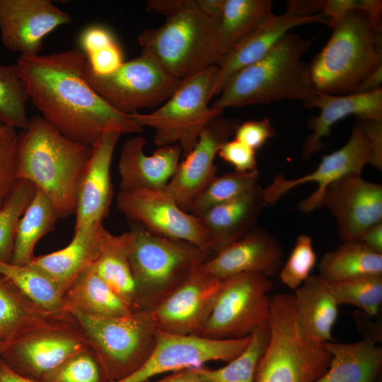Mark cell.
Masks as SVG:
<instances>
[{
	"label": "cell",
	"mask_w": 382,
	"mask_h": 382,
	"mask_svg": "<svg viewBox=\"0 0 382 382\" xmlns=\"http://www.w3.org/2000/svg\"><path fill=\"white\" fill-rule=\"evenodd\" d=\"M85 54L76 48L48 55L20 56L16 66L30 100L64 137L92 146L106 133L140 134L129 114L108 104L84 77Z\"/></svg>",
	"instance_id": "cell-1"
},
{
	"label": "cell",
	"mask_w": 382,
	"mask_h": 382,
	"mask_svg": "<svg viewBox=\"0 0 382 382\" xmlns=\"http://www.w3.org/2000/svg\"><path fill=\"white\" fill-rule=\"evenodd\" d=\"M91 146L64 137L42 116L18 134L16 177L32 183L54 207L59 218L75 212V190Z\"/></svg>",
	"instance_id": "cell-2"
},
{
	"label": "cell",
	"mask_w": 382,
	"mask_h": 382,
	"mask_svg": "<svg viewBox=\"0 0 382 382\" xmlns=\"http://www.w3.org/2000/svg\"><path fill=\"white\" fill-rule=\"evenodd\" d=\"M312 39L286 33L261 59L238 71L212 107L224 110L282 100L303 103L318 93L309 64L302 59Z\"/></svg>",
	"instance_id": "cell-3"
},
{
	"label": "cell",
	"mask_w": 382,
	"mask_h": 382,
	"mask_svg": "<svg viewBox=\"0 0 382 382\" xmlns=\"http://www.w3.org/2000/svg\"><path fill=\"white\" fill-rule=\"evenodd\" d=\"M137 40L141 53L179 80L217 65L221 59L218 21L202 11L197 0H189L161 26L141 31Z\"/></svg>",
	"instance_id": "cell-4"
},
{
	"label": "cell",
	"mask_w": 382,
	"mask_h": 382,
	"mask_svg": "<svg viewBox=\"0 0 382 382\" xmlns=\"http://www.w3.org/2000/svg\"><path fill=\"white\" fill-rule=\"evenodd\" d=\"M332 29L328 41L309 64L311 76L318 93L347 95L382 64L381 24L355 11Z\"/></svg>",
	"instance_id": "cell-5"
},
{
	"label": "cell",
	"mask_w": 382,
	"mask_h": 382,
	"mask_svg": "<svg viewBox=\"0 0 382 382\" xmlns=\"http://www.w3.org/2000/svg\"><path fill=\"white\" fill-rule=\"evenodd\" d=\"M129 262L139 310L153 311L214 253L192 243L154 233L129 222Z\"/></svg>",
	"instance_id": "cell-6"
},
{
	"label": "cell",
	"mask_w": 382,
	"mask_h": 382,
	"mask_svg": "<svg viewBox=\"0 0 382 382\" xmlns=\"http://www.w3.org/2000/svg\"><path fill=\"white\" fill-rule=\"evenodd\" d=\"M270 337L259 360L255 382H316L328 370L331 354L322 344L299 333L293 294L270 298Z\"/></svg>",
	"instance_id": "cell-7"
},
{
	"label": "cell",
	"mask_w": 382,
	"mask_h": 382,
	"mask_svg": "<svg viewBox=\"0 0 382 382\" xmlns=\"http://www.w3.org/2000/svg\"><path fill=\"white\" fill-rule=\"evenodd\" d=\"M97 357L108 381H121L149 356L157 328L151 311L137 310L122 316L69 313Z\"/></svg>",
	"instance_id": "cell-8"
},
{
	"label": "cell",
	"mask_w": 382,
	"mask_h": 382,
	"mask_svg": "<svg viewBox=\"0 0 382 382\" xmlns=\"http://www.w3.org/2000/svg\"><path fill=\"white\" fill-rule=\"evenodd\" d=\"M218 66H212L182 80L170 97L149 113L134 112L130 117L139 126L152 127L158 147L178 144L185 156L197 144L202 130L221 110L209 106Z\"/></svg>",
	"instance_id": "cell-9"
},
{
	"label": "cell",
	"mask_w": 382,
	"mask_h": 382,
	"mask_svg": "<svg viewBox=\"0 0 382 382\" xmlns=\"http://www.w3.org/2000/svg\"><path fill=\"white\" fill-rule=\"evenodd\" d=\"M273 283L255 272H244L222 280L213 308L199 335L218 340L248 337L268 322Z\"/></svg>",
	"instance_id": "cell-10"
},
{
	"label": "cell",
	"mask_w": 382,
	"mask_h": 382,
	"mask_svg": "<svg viewBox=\"0 0 382 382\" xmlns=\"http://www.w3.org/2000/svg\"><path fill=\"white\" fill-rule=\"evenodd\" d=\"M84 77L91 87L117 110L131 114L164 103L180 84L148 55L124 63L112 74H93L86 62Z\"/></svg>",
	"instance_id": "cell-11"
},
{
	"label": "cell",
	"mask_w": 382,
	"mask_h": 382,
	"mask_svg": "<svg viewBox=\"0 0 382 382\" xmlns=\"http://www.w3.org/2000/svg\"><path fill=\"white\" fill-rule=\"evenodd\" d=\"M88 347L70 314L6 342L0 358L16 374L40 382L46 374Z\"/></svg>",
	"instance_id": "cell-12"
},
{
	"label": "cell",
	"mask_w": 382,
	"mask_h": 382,
	"mask_svg": "<svg viewBox=\"0 0 382 382\" xmlns=\"http://www.w3.org/2000/svg\"><path fill=\"white\" fill-rule=\"evenodd\" d=\"M249 341L250 335L218 340L157 330L154 347L146 361L131 375L115 382H146L161 374L203 366L209 361L228 362L244 350Z\"/></svg>",
	"instance_id": "cell-13"
},
{
	"label": "cell",
	"mask_w": 382,
	"mask_h": 382,
	"mask_svg": "<svg viewBox=\"0 0 382 382\" xmlns=\"http://www.w3.org/2000/svg\"><path fill=\"white\" fill-rule=\"evenodd\" d=\"M371 158L369 139L358 120L348 141L340 149L323 156L313 172L293 179H288L282 174L276 175L271 184L263 188L266 206L274 204L283 195L297 186L316 183L318 184L316 190L301 200L298 207L304 213L320 209L328 187L345 175L361 173L364 166L370 163Z\"/></svg>",
	"instance_id": "cell-14"
},
{
	"label": "cell",
	"mask_w": 382,
	"mask_h": 382,
	"mask_svg": "<svg viewBox=\"0 0 382 382\" xmlns=\"http://www.w3.org/2000/svg\"><path fill=\"white\" fill-rule=\"evenodd\" d=\"M116 201L117 209L129 222L154 233L209 249L199 218L182 209L164 190L119 191Z\"/></svg>",
	"instance_id": "cell-15"
},
{
	"label": "cell",
	"mask_w": 382,
	"mask_h": 382,
	"mask_svg": "<svg viewBox=\"0 0 382 382\" xmlns=\"http://www.w3.org/2000/svg\"><path fill=\"white\" fill-rule=\"evenodd\" d=\"M322 207L334 216L342 242L358 240L366 230L382 221V185L364 180L361 173L345 175L325 190Z\"/></svg>",
	"instance_id": "cell-16"
},
{
	"label": "cell",
	"mask_w": 382,
	"mask_h": 382,
	"mask_svg": "<svg viewBox=\"0 0 382 382\" xmlns=\"http://www.w3.org/2000/svg\"><path fill=\"white\" fill-rule=\"evenodd\" d=\"M222 281L200 266L152 313L158 330L177 335H199L213 308Z\"/></svg>",
	"instance_id": "cell-17"
},
{
	"label": "cell",
	"mask_w": 382,
	"mask_h": 382,
	"mask_svg": "<svg viewBox=\"0 0 382 382\" xmlns=\"http://www.w3.org/2000/svg\"><path fill=\"white\" fill-rule=\"evenodd\" d=\"M239 123L236 118L216 117L202 130L194 148L180 162L164 190L184 211L190 212L193 200L216 175L214 158Z\"/></svg>",
	"instance_id": "cell-18"
},
{
	"label": "cell",
	"mask_w": 382,
	"mask_h": 382,
	"mask_svg": "<svg viewBox=\"0 0 382 382\" xmlns=\"http://www.w3.org/2000/svg\"><path fill=\"white\" fill-rule=\"evenodd\" d=\"M71 16L50 0H0V35L8 50L21 56L40 54L42 40Z\"/></svg>",
	"instance_id": "cell-19"
},
{
	"label": "cell",
	"mask_w": 382,
	"mask_h": 382,
	"mask_svg": "<svg viewBox=\"0 0 382 382\" xmlns=\"http://www.w3.org/2000/svg\"><path fill=\"white\" fill-rule=\"evenodd\" d=\"M120 136L117 133H106L91 146L90 158L75 190L74 231L86 226L103 225L110 212L113 197L110 166Z\"/></svg>",
	"instance_id": "cell-20"
},
{
	"label": "cell",
	"mask_w": 382,
	"mask_h": 382,
	"mask_svg": "<svg viewBox=\"0 0 382 382\" xmlns=\"http://www.w3.org/2000/svg\"><path fill=\"white\" fill-rule=\"evenodd\" d=\"M283 248L276 236L256 226L240 240L228 245L201 267L212 277L224 280L244 272L275 275L283 265Z\"/></svg>",
	"instance_id": "cell-21"
},
{
	"label": "cell",
	"mask_w": 382,
	"mask_h": 382,
	"mask_svg": "<svg viewBox=\"0 0 382 382\" xmlns=\"http://www.w3.org/2000/svg\"><path fill=\"white\" fill-rule=\"evenodd\" d=\"M146 139L139 135L123 144L118 163L120 191L164 190L180 163L182 151L178 144L158 147L151 155L144 152Z\"/></svg>",
	"instance_id": "cell-22"
},
{
	"label": "cell",
	"mask_w": 382,
	"mask_h": 382,
	"mask_svg": "<svg viewBox=\"0 0 382 382\" xmlns=\"http://www.w3.org/2000/svg\"><path fill=\"white\" fill-rule=\"evenodd\" d=\"M303 105L320 110L318 116L312 117L308 122L312 133L305 139L301 155L308 159L323 149V139L343 118L354 115L360 120H382V88L366 94L317 93Z\"/></svg>",
	"instance_id": "cell-23"
},
{
	"label": "cell",
	"mask_w": 382,
	"mask_h": 382,
	"mask_svg": "<svg viewBox=\"0 0 382 382\" xmlns=\"http://www.w3.org/2000/svg\"><path fill=\"white\" fill-rule=\"evenodd\" d=\"M324 17L322 13L309 17H299L287 11L280 15L273 14L243 38L218 63L213 97L221 93L238 71L263 57L291 29L314 23H328Z\"/></svg>",
	"instance_id": "cell-24"
},
{
	"label": "cell",
	"mask_w": 382,
	"mask_h": 382,
	"mask_svg": "<svg viewBox=\"0 0 382 382\" xmlns=\"http://www.w3.org/2000/svg\"><path fill=\"white\" fill-rule=\"evenodd\" d=\"M265 207L263 188L257 184L244 195L214 207L198 216L214 255L253 230Z\"/></svg>",
	"instance_id": "cell-25"
},
{
	"label": "cell",
	"mask_w": 382,
	"mask_h": 382,
	"mask_svg": "<svg viewBox=\"0 0 382 382\" xmlns=\"http://www.w3.org/2000/svg\"><path fill=\"white\" fill-rule=\"evenodd\" d=\"M293 296L301 337L318 344L333 342L332 329L337 318L339 306L330 284L319 274L311 275L295 290Z\"/></svg>",
	"instance_id": "cell-26"
},
{
	"label": "cell",
	"mask_w": 382,
	"mask_h": 382,
	"mask_svg": "<svg viewBox=\"0 0 382 382\" xmlns=\"http://www.w3.org/2000/svg\"><path fill=\"white\" fill-rule=\"evenodd\" d=\"M103 226H91L75 231L71 241L65 248L35 257L28 264L49 276L65 294L81 274L94 263Z\"/></svg>",
	"instance_id": "cell-27"
},
{
	"label": "cell",
	"mask_w": 382,
	"mask_h": 382,
	"mask_svg": "<svg viewBox=\"0 0 382 382\" xmlns=\"http://www.w3.org/2000/svg\"><path fill=\"white\" fill-rule=\"evenodd\" d=\"M129 230L115 235L100 229L99 250L93 266L99 277L133 310H139L129 254L132 244Z\"/></svg>",
	"instance_id": "cell-28"
},
{
	"label": "cell",
	"mask_w": 382,
	"mask_h": 382,
	"mask_svg": "<svg viewBox=\"0 0 382 382\" xmlns=\"http://www.w3.org/2000/svg\"><path fill=\"white\" fill-rule=\"evenodd\" d=\"M376 342L365 337L353 343H323L331 360L316 382H374L382 365V348Z\"/></svg>",
	"instance_id": "cell-29"
},
{
	"label": "cell",
	"mask_w": 382,
	"mask_h": 382,
	"mask_svg": "<svg viewBox=\"0 0 382 382\" xmlns=\"http://www.w3.org/2000/svg\"><path fill=\"white\" fill-rule=\"evenodd\" d=\"M69 316L68 312L51 313L43 309L0 274V339L4 342H10Z\"/></svg>",
	"instance_id": "cell-30"
},
{
	"label": "cell",
	"mask_w": 382,
	"mask_h": 382,
	"mask_svg": "<svg viewBox=\"0 0 382 382\" xmlns=\"http://www.w3.org/2000/svg\"><path fill=\"white\" fill-rule=\"evenodd\" d=\"M64 305L68 313L90 316H122L135 311L99 277L93 265L66 291Z\"/></svg>",
	"instance_id": "cell-31"
},
{
	"label": "cell",
	"mask_w": 382,
	"mask_h": 382,
	"mask_svg": "<svg viewBox=\"0 0 382 382\" xmlns=\"http://www.w3.org/2000/svg\"><path fill=\"white\" fill-rule=\"evenodd\" d=\"M58 219L57 212L50 199L37 188L33 199L18 222L11 263L21 265L30 262L35 257L36 244L54 229Z\"/></svg>",
	"instance_id": "cell-32"
},
{
	"label": "cell",
	"mask_w": 382,
	"mask_h": 382,
	"mask_svg": "<svg viewBox=\"0 0 382 382\" xmlns=\"http://www.w3.org/2000/svg\"><path fill=\"white\" fill-rule=\"evenodd\" d=\"M318 269L319 275L328 283L364 274H382V254L358 240L345 241L324 254Z\"/></svg>",
	"instance_id": "cell-33"
},
{
	"label": "cell",
	"mask_w": 382,
	"mask_h": 382,
	"mask_svg": "<svg viewBox=\"0 0 382 382\" xmlns=\"http://www.w3.org/2000/svg\"><path fill=\"white\" fill-rule=\"evenodd\" d=\"M270 0H225L218 21L221 59L274 14Z\"/></svg>",
	"instance_id": "cell-34"
},
{
	"label": "cell",
	"mask_w": 382,
	"mask_h": 382,
	"mask_svg": "<svg viewBox=\"0 0 382 382\" xmlns=\"http://www.w3.org/2000/svg\"><path fill=\"white\" fill-rule=\"evenodd\" d=\"M0 274L43 309L51 313L66 312L64 292L54 280L39 269L29 264L20 265L0 261Z\"/></svg>",
	"instance_id": "cell-35"
},
{
	"label": "cell",
	"mask_w": 382,
	"mask_h": 382,
	"mask_svg": "<svg viewBox=\"0 0 382 382\" xmlns=\"http://www.w3.org/2000/svg\"><path fill=\"white\" fill-rule=\"evenodd\" d=\"M270 337L267 322L252 332L247 347L226 366L216 369H207L204 366L192 369L205 382H255V371Z\"/></svg>",
	"instance_id": "cell-36"
},
{
	"label": "cell",
	"mask_w": 382,
	"mask_h": 382,
	"mask_svg": "<svg viewBox=\"0 0 382 382\" xmlns=\"http://www.w3.org/2000/svg\"><path fill=\"white\" fill-rule=\"evenodd\" d=\"M258 178L257 169L216 175L193 200L190 212L200 216L214 207L238 198L253 189L258 184Z\"/></svg>",
	"instance_id": "cell-37"
},
{
	"label": "cell",
	"mask_w": 382,
	"mask_h": 382,
	"mask_svg": "<svg viewBox=\"0 0 382 382\" xmlns=\"http://www.w3.org/2000/svg\"><path fill=\"white\" fill-rule=\"evenodd\" d=\"M29 100L16 64L0 65V124L25 129L30 120L26 110Z\"/></svg>",
	"instance_id": "cell-38"
},
{
	"label": "cell",
	"mask_w": 382,
	"mask_h": 382,
	"mask_svg": "<svg viewBox=\"0 0 382 382\" xmlns=\"http://www.w3.org/2000/svg\"><path fill=\"white\" fill-rule=\"evenodd\" d=\"M329 284L338 306H354L368 316L378 314L382 303V274L360 275Z\"/></svg>",
	"instance_id": "cell-39"
},
{
	"label": "cell",
	"mask_w": 382,
	"mask_h": 382,
	"mask_svg": "<svg viewBox=\"0 0 382 382\" xmlns=\"http://www.w3.org/2000/svg\"><path fill=\"white\" fill-rule=\"evenodd\" d=\"M36 190L32 183L17 180L8 199L0 208V261L11 262L18 222Z\"/></svg>",
	"instance_id": "cell-40"
},
{
	"label": "cell",
	"mask_w": 382,
	"mask_h": 382,
	"mask_svg": "<svg viewBox=\"0 0 382 382\" xmlns=\"http://www.w3.org/2000/svg\"><path fill=\"white\" fill-rule=\"evenodd\" d=\"M103 369L88 347L46 374L40 382H107Z\"/></svg>",
	"instance_id": "cell-41"
},
{
	"label": "cell",
	"mask_w": 382,
	"mask_h": 382,
	"mask_svg": "<svg viewBox=\"0 0 382 382\" xmlns=\"http://www.w3.org/2000/svg\"><path fill=\"white\" fill-rule=\"evenodd\" d=\"M316 260L312 238L308 235L300 234L288 260L279 271L282 283L296 290L311 276Z\"/></svg>",
	"instance_id": "cell-42"
},
{
	"label": "cell",
	"mask_w": 382,
	"mask_h": 382,
	"mask_svg": "<svg viewBox=\"0 0 382 382\" xmlns=\"http://www.w3.org/2000/svg\"><path fill=\"white\" fill-rule=\"evenodd\" d=\"M18 141L16 128L0 124V208L8 199L17 181Z\"/></svg>",
	"instance_id": "cell-43"
},
{
	"label": "cell",
	"mask_w": 382,
	"mask_h": 382,
	"mask_svg": "<svg viewBox=\"0 0 382 382\" xmlns=\"http://www.w3.org/2000/svg\"><path fill=\"white\" fill-rule=\"evenodd\" d=\"M361 11L367 14L375 23L381 24L382 1L379 0H326L323 15L329 17L328 22L332 28L347 14Z\"/></svg>",
	"instance_id": "cell-44"
},
{
	"label": "cell",
	"mask_w": 382,
	"mask_h": 382,
	"mask_svg": "<svg viewBox=\"0 0 382 382\" xmlns=\"http://www.w3.org/2000/svg\"><path fill=\"white\" fill-rule=\"evenodd\" d=\"M274 134L275 130L271 121L268 117H265L239 123L234 132V139L255 151L261 148Z\"/></svg>",
	"instance_id": "cell-45"
},
{
	"label": "cell",
	"mask_w": 382,
	"mask_h": 382,
	"mask_svg": "<svg viewBox=\"0 0 382 382\" xmlns=\"http://www.w3.org/2000/svg\"><path fill=\"white\" fill-rule=\"evenodd\" d=\"M217 155L232 165L236 171L248 172L257 169L255 151L236 139L224 142Z\"/></svg>",
	"instance_id": "cell-46"
},
{
	"label": "cell",
	"mask_w": 382,
	"mask_h": 382,
	"mask_svg": "<svg viewBox=\"0 0 382 382\" xmlns=\"http://www.w3.org/2000/svg\"><path fill=\"white\" fill-rule=\"evenodd\" d=\"M90 71L97 76L113 73L124 63V54L117 42L86 55Z\"/></svg>",
	"instance_id": "cell-47"
},
{
	"label": "cell",
	"mask_w": 382,
	"mask_h": 382,
	"mask_svg": "<svg viewBox=\"0 0 382 382\" xmlns=\"http://www.w3.org/2000/svg\"><path fill=\"white\" fill-rule=\"evenodd\" d=\"M116 40L112 33L105 26L93 25L86 28L80 36V45L85 55L108 47Z\"/></svg>",
	"instance_id": "cell-48"
},
{
	"label": "cell",
	"mask_w": 382,
	"mask_h": 382,
	"mask_svg": "<svg viewBox=\"0 0 382 382\" xmlns=\"http://www.w3.org/2000/svg\"><path fill=\"white\" fill-rule=\"evenodd\" d=\"M367 135L371 147L370 165L382 170V120H359Z\"/></svg>",
	"instance_id": "cell-49"
},
{
	"label": "cell",
	"mask_w": 382,
	"mask_h": 382,
	"mask_svg": "<svg viewBox=\"0 0 382 382\" xmlns=\"http://www.w3.org/2000/svg\"><path fill=\"white\" fill-rule=\"evenodd\" d=\"M324 0H290L287 1L286 10L299 17H309L322 12Z\"/></svg>",
	"instance_id": "cell-50"
},
{
	"label": "cell",
	"mask_w": 382,
	"mask_h": 382,
	"mask_svg": "<svg viewBox=\"0 0 382 382\" xmlns=\"http://www.w3.org/2000/svg\"><path fill=\"white\" fill-rule=\"evenodd\" d=\"M188 2L189 0H149L146 3V10L167 17L183 8Z\"/></svg>",
	"instance_id": "cell-51"
},
{
	"label": "cell",
	"mask_w": 382,
	"mask_h": 382,
	"mask_svg": "<svg viewBox=\"0 0 382 382\" xmlns=\"http://www.w3.org/2000/svg\"><path fill=\"white\" fill-rule=\"evenodd\" d=\"M382 64L359 83L349 94H366L381 88Z\"/></svg>",
	"instance_id": "cell-52"
},
{
	"label": "cell",
	"mask_w": 382,
	"mask_h": 382,
	"mask_svg": "<svg viewBox=\"0 0 382 382\" xmlns=\"http://www.w3.org/2000/svg\"><path fill=\"white\" fill-rule=\"evenodd\" d=\"M358 241L372 250L382 254V221L366 230Z\"/></svg>",
	"instance_id": "cell-53"
},
{
	"label": "cell",
	"mask_w": 382,
	"mask_h": 382,
	"mask_svg": "<svg viewBox=\"0 0 382 382\" xmlns=\"http://www.w3.org/2000/svg\"><path fill=\"white\" fill-rule=\"evenodd\" d=\"M154 382H205L200 379L192 368L173 372L172 374Z\"/></svg>",
	"instance_id": "cell-54"
},
{
	"label": "cell",
	"mask_w": 382,
	"mask_h": 382,
	"mask_svg": "<svg viewBox=\"0 0 382 382\" xmlns=\"http://www.w3.org/2000/svg\"><path fill=\"white\" fill-rule=\"evenodd\" d=\"M199 8L206 14L219 21L225 0H197Z\"/></svg>",
	"instance_id": "cell-55"
},
{
	"label": "cell",
	"mask_w": 382,
	"mask_h": 382,
	"mask_svg": "<svg viewBox=\"0 0 382 382\" xmlns=\"http://www.w3.org/2000/svg\"><path fill=\"white\" fill-rule=\"evenodd\" d=\"M0 382H39L12 371L0 358Z\"/></svg>",
	"instance_id": "cell-56"
},
{
	"label": "cell",
	"mask_w": 382,
	"mask_h": 382,
	"mask_svg": "<svg viewBox=\"0 0 382 382\" xmlns=\"http://www.w3.org/2000/svg\"><path fill=\"white\" fill-rule=\"evenodd\" d=\"M6 342H4L1 339H0V354L3 351V349H4V347L6 346Z\"/></svg>",
	"instance_id": "cell-57"
}]
</instances>
